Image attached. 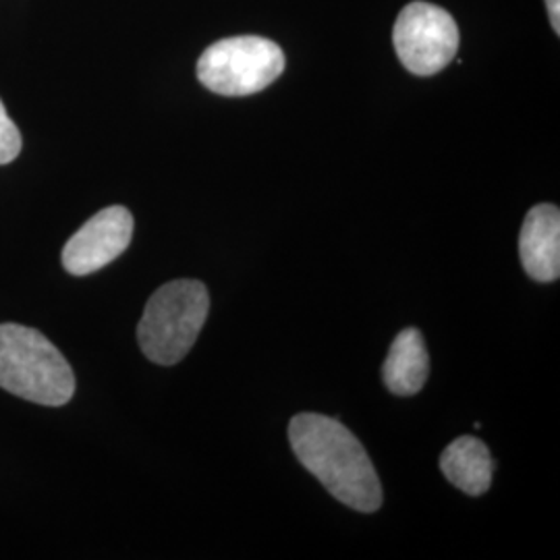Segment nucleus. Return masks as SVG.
I'll use <instances>...</instances> for the list:
<instances>
[{"label": "nucleus", "mask_w": 560, "mask_h": 560, "mask_svg": "<svg viewBox=\"0 0 560 560\" xmlns=\"http://www.w3.org/2000/svg\"><path fill=\"white\" fill-rule=\"evenodd\" d=\"M289 441L301 465L337 501L374 513L382 504L381 478L361 444L339 420L301 413L291 420Z\"/></svg>", "instance_id": "f257e3e1"}, {"label": "nucleus", "mask_w": 560, "mask_h": 560, "mask_svg": "<svg viewBox=\"0 0 560 560\" xmlns=\"http://www.w3.org/2000/svg\"><path fill=\"white\" fill-rule=\"evenodd\" d=\"M0 388L20 399L60 407L75 395L69 361L40 330L21 324H0Z\"/></svg>", "instance_id": "f03ea898"}, {"label": "nucleus", "mask_w": 560, "mask_h": 560, "mask_svg": "<svg viewBox=\"0 0 560 560\" xmlns=\"http://www.w3.org/2000/svg\"><path fill=\"white\" fill-rule=\"evenodd\" d=\"M210 295L200 280H173L148 300L140 326L143 355L159 365L179 363L196 345L208 318Z\"/></svg>", "instance_id": "7ed1b4c3"}, {"label": "nucleus", "mask_w": 560, "mask_h": 560, "mask_svg": "<svg viewBox=\"0 0 560 560\" xmlns=\"http://www.w3.org/2000/svg\"><path fill=\"white\" fill-rule=\"evenodd\" d=\"M284 55L277 42L260 36L224 38L203 50L198 80L221 96H252L279 80Z\"/></svg>", "instance_id": "20e7f679"}, {"label": "nucleus", "mask_w": 560, "mask_h": 560, "mask_svg": "<svg viewBox=\"0 0 560 560\" xmlns=\"http://www.w3.org/2000/svg\"><path fill=\"white\" fill-rule=\"evenodd\" d=\"M395 50L402 67L413 75H434L455 59L459 27L442 7L416 0L407 4L393 30Z\"/></svg>", "instance_id": "39448f33"}, {"label": "nucleus", "mask_w": 560, "mask_h": 560, "mask_svg": "<svg viewBox=\"0 0 560 560\" xmlns=\"http://www.w3.org/2000/svg\"><path fill=\"white\" fill-rule=\"evenodd\" d=\"M133 237V217L122 206L104 208L67 241L62 266L69 275L85 277L117 260Z\"/></svg>", "instance_id": "423d86ee"}, {"label": "nucleus", "mask_w": 560, "mask_h": 560, "mask_svg": "<svg viewBox=\"0 0 560 560\" xmlns=\"http://www.w3.org/2000/svg\"><path fill=\"white\" fill-rule=\"evenodd\" d=\"M521 261L538 282H552L560 275V212L552 203L534 206L521 229Z\"/></svg>", "instance_id": "0eeeda50"}, {"label": "nucleus", "mask_w": 560, "mask_h": 560, "mask_svg": "<svg viewBox=\"0 0 560 560\" xmlns=\"http://www.w3.org/2000/svg\"><path fill=\"white\" fill-rule=\"evenodd\" d=\"M430 374V355L418 328H407L393 340L382 365V378L393 395L411 397L420 393Z\"/></svg>", "instance_id": "6e6552de"}, {"label": "nucleus", "mask_w": 560, "mask_h": 560, "mask_svg": "<svg viewBox=\"0 0 560 560\" xmlns=\"http://www.w3.org/2000/svg\"><path fill=\"white\" fill-rule=\"evenodd\" d=\"M442 474L469 497H481L492 483V457L488 446L476 436H460L444 448Z\"/></svg>", "instance_id": "1a4fd4ad"}, {"label": "nucleus", "mask_w": 560, "mask_h": 560, "mask_svg": "<svg viewBox=\"0 0 560 560\" xmlns=\"http://www.w3.org/2000/svg\"><path fill=\"white\" fill-rule=\"evenodd\" d=\"M21 145L23 141H21L20 129L9 117L4 104L0 101V166L15 161L21 154Z\"/></svg>", "instance_id": "9d476101"}, {"label": "nucleus", "mask_w": 560, "mask_h": 560, "mask_svg": "<svg viewBox=\"0 0 560 560\" xmlns=\"http://www.w3.org/2000/svg\"><path fill=\"white\" fill-rule=\"evenodd\" d=\"M546 9L550 15V25L559 34L560 32V0H546Z\"/></svg>", "instance_id": "9b49d317"}]
</instances>
